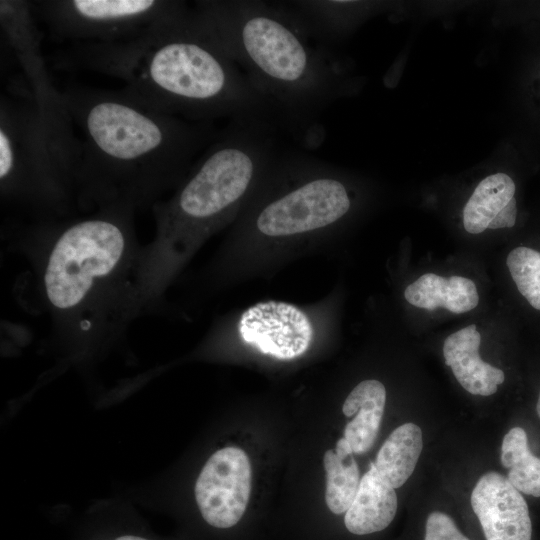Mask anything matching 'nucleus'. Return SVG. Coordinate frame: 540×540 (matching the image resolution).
I'll list each match as a JSON object with an SVG mask.
<instances>
[{
  "label": "nucleus",
  "instance_id": "9d476101",
  "mask_svg": "<svg viewBox=\"0 0 540 540\" xmlns=\"http://www.w3.org/2000/svg\"><path fill=\"white\" fill-rule=\"evenodd\" d=\"M251 480V464L242 449L225 447L213 453L195 484V499L203 519L216 528L237 524L247 508Z\"/></svg>",
  "mask_w": 540,
  "mask_h": 540
},
{
  "label": "nucleus",
  "instance_id": "2eb2a0df",
  "mask_svg": "<svg viewBox=\"0 0 540 540\" xmlns=\"http://www.w3.org/2000/svg\"><path fill=\"white\" fill-rule=\"evenodd\" d=\"M398 507L397 495L377 472L374 463L363 475L355 498L345 513L344 524L355 535H367L387 528Z\"/></svg>",
  "mask_w": 540,
  "mask_h": 540
},
{
  "label": "nucleus",
  "instance_id": "5701e85b",
  "mask_svg": "<svg viewBox=\"0 0 540 540\" xmlns=\"http://www.w3.org/2000/svg\"><path fill=\"white\" fill-rule=\"evenodd\" d=\"M524 94L530 113L540 123V55L533 61L526 75Z\"/></svg>",
  "mask_w": 540,
  "mask_h": 540
},
{
  "label": "nucleus",
  "instance_id": "39448f33",
  "mask_svg": "<svg viewBox=\"0 0 540 540\" xmlns=\"http://www.w3.org/2000/svg\"><path fill=\"white\" fill-rule=\"evenodd\" d=\"M134 209L103 207L63 222L45 219L36 231L50 244L41 264L45 303L62 327L119 325L138 254Z\"/></svg>",
  "mask_w": 540,
  "mask_h": 540
},
{
  "label": "nucleus",
  "instance_id": "0eeeda50",
  "mask_svg": "<svg viewBox=\"0 0 540 540\" xmlns=\"http://www.w3.org/2000/svg\"><path fill=\"white\" fill-rule=\"evenodd\" d=\"M265 182L272 192L254 214L256 230L289 237L328 228L352 208L351 191L326 162L299 150L283 149Z\"/></svg>",
  "mask_w": 540,
  "mask_h": 540
},
{
  "label": "nucleus",
  "instance_id": "4468645a",
  "mask_svg": "<svg viewBox=\"0 0 540 540\" xmlns=\"http://www.w3.org/2000/svg\"><path fill=\"white\" fill-rule=\"evenodd\" d=\"M481 335L471 324L449 335L444 341L445 364L450 366L460 385L473 395L490 396L505 380L504 372L479 355Z\"/></svg>",
  "mask_w": 540,
  "mask_h": 540
},
{
  "label": "nucleus",
  "instance_id": "dca6fc26",
  "mask_svg": "<svg viewBox=\"0 0 540 540\" xmlns=\"http://www.w3.org/2000/svg\"><path fill=\"white\" fill-rule=\"evenodd\" d=\"M386 401V390L378 380H364L349 393L342 411L355 415L344 429V438L353 453L363 454L373 446L381 425Z\"/></svg>",
  "mask_w": 540,
  "mask_h": 540
},
{
  "label": "nucleus",
  "instance_id": "aec40b11",
  "mask_svg": "<svg viewBox=\"0 0 540 540\" xmlns=\"http://www.w3.org/2000/svg\"><path fill=\"white\" fill-rule=\"evenodd\" d=\"M323 460L326 471V504L334 514L346 513L360 484L358 465L353 455L340 458L332 449L325 452Z\"/></svg>",
  "mask_w": 540,
  "mask_h": 540
},
{
  "label": "nucleus",
  "instance_id": "20e7f679",
  "mask_svg": "<svg viewBox=\"0 0 540 540\" xmlns=\"http://www.w3.org/2000/svg\"><path fill=\"white\" fill-rule=\"evenodd\" d=\"M280 130L259 119L231 120L197 158L172 197L152 206L156 232L138 254L126 307L157 304L178 265L180 247L223 223L262 183L282 152Z\"/></svg>",
  "mask_w": 540,
  "mask_h": 540
},
{
  "label": "nucleus",
  "instance_id": "f257e3e1",
  "mask_svg": "<svg viewBox=\"0 0 540 540\" xmlns=\"http://www.w3.org/2000/svg\"><path fill=\"white\" fill-rule=\"evenodd\" d=\"M78 138L77 206H153L177 188L218 134L214 122L148 108L122 89L62 90Z\"/></svg>",
  "mask_w": 540,
  "mask_h": 540
},
{
  "label": "nucleus",
  "instance_id": "412c9836",
  "mask_svg": "<svg viewBox=\"0 0 540 540\" xmlns=\"http://www.w3.org/2000/svg\"><path fill=\"white\" fill-rule=\"evenodd\" d=\"M506 266L520 296L540 312V250L519 245L508 253Z\"/></svg>",
  "mask_w": 540,
  "mask_h": 540
},
{
  "label": "nucleus",
  "instance_id": "a211bd4d",
  "mask_svg": "<svg viewBox=\"0 0 540 540\" xmlns=\"http://www.w3.org/2000/svg\"><path fill=\"white\" fill-rule=\"evenodd\" d=\"M423 449L420 427L408 422L397 427L380 448L375 468L394 489L401 487L412 475Z\"/></svg>",
  "mask_w": 540,
  "mask_h": 540
},
{
  "label": "nucleus",
  "instance_id": "1a4fd4ad",
  "mask_svg": "<svg viewBox=\"0 0 540 540\" xmlns=\"http://www.w3.org/2000/svg\"><path fill=\"white\" fill-rule=\"evenodd\" d=\"M31 1L1 0L2 38L18 62L44 120L63 139L76 144V131L64 96L53 82L41 49L42 33Z\"/></svg>",
  "mask_w": 540,
  "mask_h": 540
},
{
  "label": "nucleus",
  "instance_id": "393cba45",
  "mask_svg": "<svg viewBox=\"0 0 540 540\" xmlns=\"http://www.w3.org/2000/svg\"><path fill=\"white\" fill-rule=\"evenodd\" d=\"M115 540H147V539L137 537V536H132V535H125V536H120L116 538Z\"/></svg>",
  "mask_w": 540,
  "mask_h": 540
},
{
  "label": "nucleus",
  "instance_id": "6ab92c4d",
  "mask_svg": "<svg viewBox=\"0 0 540 540\" xmlns=\"http://www.w3.org/2000/svg\"><path fill=\"white\" fill-rule=\"evenodd\" d=\"M501 463L509 470L507 478L518 491L540 497V458L531 453L523 428L514 427L504 436Z\"/></svg>",
  "mask_w": 540,
  "mask_h": 540
},
{
  "label": "nucleus",
  "instance_id": "f8f14e48",
  "mask_svg": "<svg viewBox=\"0 0 540 540\" xmlns=\"http://www.w3.org/2000/svg\"><path fill=\"white\" fill-rule=\"evenodd\" d=\"M470 501L485 540L532 539L528 505L521 492L500 473L482 475Z\"/></svg>",
  "mask_w": 540,
  "mask_h": 540
},
{
  "label": "nucleus",
  "instance_id": "ddd939ff",
  "mask_svg": "<svg viewBox=\"0 0 540 540\" xmlns=\"http://www.w3.org/2000/svg\"><path fill=\"white\" fill-rule=\"evenodd\" d=\"M518 186L508 173L499 171L483 178L463 208V226L471 234L486 229H511L520 217Z\"/></svg>",
  "mask_w": 540,
  "mask_h": 540
},
{
  "label": "nucleus",
  "instance_id": "a878e982",
  "mask_svg": "<svg viewBox=\"0 0 540 540\" xmlns=\"http://www.w3.org/2000/svg\"><path fill=\"white\" fill-rule=\"evenodd\" d=\"M536 411H537L538 416L540 418V392H539L538 401H537V405H536Z\"/></svg>",
  "mask_w": 540,
  "mask_h": 540
},
{
  "label": "nucleus",
  "instance_id": "7ed1b4c3",
  "mask_svg": "<svg viewBox=\"0 0 540 540\" xmlns=\"http://www.w3.org/2000/svg\"><path fill=\"white\" fill-rule=\"evenodd\" d=\"M199 27L249 77L306 149L325 139L321 117L358 84L330 46L310 37L277 1L198 0Z\"/></svg>",
  "mask_w": 540,
  "mask_h": 540
},
{
  "label": "nucleus",
  "instance_id": "f3484780",
  "mask_svg": "<svg viewBox=\"0 0 540 540\" xmlns=\"http://www.w3.org/2000/svg\"><path fill=\"white\" fill-rule=\"evenodd\" d=\"M404 297L411 305L435 310L445 308L454 314H462L474 309L479 302L475 283L466 277L444 278L434 273H426L407 286Z\"/></svg>",
  "mask_w": 540,
  "mask_h": 540
},
{
  "label": "nucleus",
  "instance_id": "f03ea898",
  "mask_svg": "<svg viewBox=\"0 0 540 540\" xmlns=\"http://www.w3.org/2000/svg\"><path fill=\"white\" fill-rule=\"evenodd\" d=\"M58 67L116 78L122 90L155 111L191 121L259 119L284 134L279 114L192 15L136 39L77 43L57 55Z\"/></svg>",
  "mask_w": 540,
  "mask_h": 540
},
{
  "label": "nucleus",
  "instance_id": "423d86ee",
  "mask_svg": "<svg viewBox=\"0 0 540 540\" xmlns=\"http://www.w3.org/2000/svg\"><path fill=\"white\" fill-rule=\"evenodd\" d=\"M78 149L44 120L33 100L0 96V190L5 201L55 219L77 206Z\"/></svg>",
  "mask_w": 540,
  "mask_h": 540
},
{
  "label": "nucleus",
  "instance_id": "4be33fe9",
  "mask_svg": "<svg viewBox=\"0 0 540 540\" xmlns=\"http://www.w3.org/2000/svg\"><path fill=\"white\" fill-rule=\"evenodd\" d=\"M424 540H470L446 513L431 512L426 520Z\"/></svg>",
  "mask_w": 540,
  "mask_h": 540
},
{
  "label": "nucleus",
  "instance_id": "9b49d317",
  "mask_svg": "<svg viewBox=\"0 0 540 540\" xmlns=\"http://www.w3.org/2000/svg\"><path fill=\"white\" fill-rule=\"evenodd\" d=\"M239 332L246 343L281 360L303 355L313 335L305 313L279 301L260 302L248 308L240 318Z\"/></svg>",
  "mask_w": 540,
  "mask_h": 540
},
{
  "label": "nucleus",
  "instance_id": "b1692460",
  "mask_svg": "<svg viewBox=\"0 0 540 540\" xmlns=\"http://www.w3.org/2000/svg\"><path fill=\"white\" fill-rule=\"evenodd\" d=\"M334 451L340 458H346L353 455V450L349 442L344 437L337 441Z\"/></svg>",
  "mask_w": 540,
  "mask_h": 540
},
{
  "label": "nucleus",
  "instance_id": "6e6552de",
  "mask_svg": "<svg viewBox=\"0 0 540 540\" xmlns=\"http://www.w3.org/2000/svg\"><path fill=\"white\" fill-rule=\"evenodd\" d=\"M31 7L53 38L71 44L126 42L192 15L179 0H38Z\"/></svg>",
  "mask_w": 540,
  "mask_h": 540
}]
</instances>
